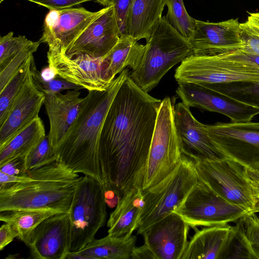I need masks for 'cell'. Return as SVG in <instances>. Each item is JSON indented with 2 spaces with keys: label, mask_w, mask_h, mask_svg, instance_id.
<instances>
[{
  "label": "cell",
  "mask_w": 259,
  "mask_h": 259,
  "mask_svg": "<svg viewBox=\"0 0 259 259\" xmlns=\"http://www.w3.org/2000/svg\"><path fill=\"white\" fill-rule=\"evenodd\" d=\"M31 73L35 86L44 94L61 93L64 90H79L82 89L77 85L59 77L48 81L44 80L41 76L40 72L36 67L34 60L31 64Z\"/></svg>",
  "instance_id": "e575fe53"
},
{
  "label": "cell",
  "mask_w": 259,
  "mask_h": 259,
  "mask_svg": "<svg viewBox=\"0 0 259 259\" xmlns=\"http://www.w3.org/2000/svg\"><path fill=\"white\" fill-rule=\"evenodd\" d=\"M234 231L224 258H254L239 224Z\"/></svg>",
  "instance_id": "74e56055"
},
{
  "label": "cell",
  "mask_w": 259,
  "mask_h": 259,
  "mask_svg": "<svg viewBox=\"0 0 259 259\" xmlns=\"http://www.w3.org/2000/svg\"><path fill=\"white\" fill-rule=\"evenodd\" d=\"M234 231V226L228 224L197 230L188 241L181 259L224 258Z\"/></svg>",
  "instance_id": "7402d4cb"
},
{
  "label": "cell",
  "mask_w": 259,
  "mask_h": 259,
  "mask_svg": "<svg viewBox=\"0 0 259 259\" xmlns=\"http://www.w3.org/2000/svg\"><path fill=\"white\" fill-rule=\"evenodd\" d=\"M134 1L110 0L111 3L114 7L115 18L120 35L126 34L127 18Z\"/></svg>",
  "instance_id": "f35d334b"
},
{
  "label": "cell",
  "mask_w": 259,
  "mask_h": 259,
  "mask_svg": "<svg viewBox=\"0 0 259 259\" xmlns=\"http://www.w3.org/2000/svg\"><path fill=\"white\" fill-rule=\"evenodd\" d=\"M71 224L67 213H58L37 227L29 247L35 259H65L70 251Z\"/></svg>",
  "instance_id": "ac0fdd59"
},
{
  "label": "cell",
  "mask_w": 259,
  "mask_h": 259,
  "mask_svg": "<svg viewBox=\"0 0 259 259\" xmlns=\"http://www.w3.org/2000/svg\"><path fill=\"white\" fill-rule=\"evenodd\" d=\"M194 163L200 182L230 203L248 208L254 212L256 201L243 166L227 157Z\"/></svg>",
  "instance_id": "9c48e42d"
},
{
  "label": "cell",
  "mask_w": 259,
  "mask_h": 259,
  "mask_svg": "<svg viewBox=\"0 0 259 259\" xmlns=\"http://www.w3.org/2000/svg\"><path fill=\"white\" fill-rule=\"evenodd\" d=\"M56 213H58L35 209L6 210L0 211V220L13 225L18 231V238L29 247L37 226Z\"/></svg>",
  "instance_id": "83f0119b"
},
{
  "label": "cell",
  "mask_w": 259,
  "mask_h": 259,
  "mask_svg": "<svg viewBox=\"0 0 259 259\" xmlns=\"http://www.w3.org/2000/svg\"><path fill=\"white\" fill-rule=\"evenodd\" d=\"M33 60V55L32 54L9 80L3 90L0 91V125L6 119L16 99L29 76Z\"/></svg>",
  "instance_id": "f1b7e54d"
},
{
  "label": "cell",
  "mask_w": 259,
  "mask_h": 259,
  "mask_svg": "<svg viewBox=\"0 0 259 259\" xmlns=\"http://www.w3.org/2000/svg\"><path fill=\"white\" fill-rule=\"evenodd\" d=\"M199 179L194 161L182 154L176 168L166 177L143 191L144 205L137 234L174 212L182 204Z\"/></svg>",
  "instance_id": "5b68a950"
},
{
  "label": "cell",
  "mask_w": 259,
  "mask_h": 259,
  "mask_svg": "<svg viewBox=\"0 0 259 259\" xmlns=\"http://www.w3.org/2000/svg\"><path fill=\"white\" fill-rule=\"evenodd\" d=\"M45 94L44 104L50 125L48 135L55 148L75 121L83 98L80 97L78 90Z\"/></svg>",
  "instance_id": "44dd1931"
},
{
  "label": "cell",
  "mask_w": 259,
  "mask_h": 259,
  "mask_svg": "<svg viewBox=\"0 0 259 259\" xmlns=\"http://www.w3.org/2000/svg\"><path fill=\"white\" fill-rule=\"evenodd\" d=\"M164 0H135L128 13L126 34L147 40L162 18Z\"/></svg>",
  "instance_id": "d4e9b609"
},
{
  "label": "cell",
  "mask_w": 259,
  "mask_h": 259,
  "mask_svg": "<svg viewBox=\"0 0 259 259\" xmlns=\"http://www.w3.org/2000/svg\"><path fill=\"white\" fill-rule=\"evenodd\" d=\"M178 82L208 85L236 81H259V67L224 55H192L184 59L174 75Z\"/></svg>",
  "instance_id": "ba28073f"
},
{
  "label": "cell",
  "mask_w": 259,
  "mask_h": 259,
  "mask_svg": "<svg viewBox=\"0 0 259 259\" xmlns=\"http://www.w3.org/2000/svg\"><path fill=\"white\" fill-rule=\"evenodd\" d=\"M174 212L193 228L225 225L254 213L226 201L199 181Z\"/></svg>",
  "instance_id": "30bf717a"
},
{
  "label": "cell",
  "mask_w": 259,
  "mask_h": 259,
  "mask_svg": "<svg viewBox=\"0 0 259 259\" xmlns=\"http://www.w3.org/2000/svg\"><path fill=\"white\" fill-rule=\"evenodd\" d=\"M102 59L94 58L86 55L69 57L61 52L47 53L48 66L55 71L57 77L88 91L105 90L112 83L105 78Z\"/></svg>",
  "instance_id": "2e32d148"
},
{
  "label": "cell",
  "mask_w": 259,
  "mask_h": 259,
  "mask_svg": "<svg viewBox=\"0 0 259 259\" xmlns=\"http://www.w3.org/2000/svg\"><path fill=\"white\" fill-rule=\"evenodd\" d=\"M136 242L135 235L114 237L108 235L101 239H94L76 252L83 256L84 259H129Z\"/></svg>",
  "instance_id": "484cf974"
},
{
  "label": "cell",
  "mask_w": 259,
  "mask_h": 259,
  "mask_svg": "<svg viewBox=\"0 0 259 259\" xmlns=\"http://www.w3.org/2000/svg\"><path fill=\"white\" fill-rule=\"evenodd\" d=\"M107 6L111 4L110 0H104Z\"/></svg>",
  "instance_id": "c3c4849f"
},
{
  "label": "cell",
  "mask_w": 259,
  "mask_h": 259,
  "mask_svg": "<svg viewBox=\"0 0 259 259\" xmlns=\"http://www.w3.org/2000/svg\"><path fill=\"white\" fill-rule=\"evenodd\" d=\"M120 35L111 3L68 48L65 54L69 57L86 55L94 58H104L117 43Z\"/></svg>",
  "instance_id": "9a60e30c"
},
{
  "label": "cell",
  "mask_w": 259,
  "mask_h": 259,
  "mask_svg": "<svg viewBox=\"0 0 259 259\" xmlns=\"http://www.w3.org/2000/svg\"><path fill=\"white\" fill-rule=\"evenodd\" d=\"M212 141L228 158L248 170L259 171V122L206 125Z\"/></svg>",
  "instance_id": "8fae6325"
},
{
  "label": "cell",
  "mask_w": 259,
  "mask_h": 259,
  "mask_svg": "<svg viewBox=\"0 0 259 259\" xmlns=\"http://www.w3.org/2000/svg\"><path fill=\"white\" fill-rule=\"evenodd\" d=\"M38 5L44 6L49 10H61L70 8L81 3L93 1L107 6L104 0H26Z\"/></svg>",
  "instance_id": "ab89813d"
},
{
  "label": "cell",
  "mask_w": 259,
  "mask_h": 259,
  "mask_svg": "<svg viewBox=\"0 0 259 259\" xmlns=\"http://www.w3.org/2000/svg\"><path fill=\"white\" fill-rule=\"evenodd\" d=\"M107 206L102 183L89 176L82 177L68 213L71 224L70 251H79L95 239L106 223Z\"/></svg>",
  "instance_id": "8992f818"
},
{
  "label": "cell",
  "mask_w": 259,
  "mask_h": 259,
  "mask_svg": "<svg viewBox=\"0 0 259 259\" xmlns=\"http://www.w3.org/2000/svg\"><path fill=\"white\" fill-rule=\"evenodd\" d=\"M45 94L35 86L30 73L4 123L0 125V150L38 117Z\"/></svg>",
  "instance_id": "ffe728a7"
},
{
  "label": "cell",
  "mask_w": 259,
  "mask_h": 259,
  "mask_svg": "<svg viewBox=\"0 0 259 259\" xmlns=\"http://www.w3.org/2000/svg\"><path fill=\"white\" fill-rule=\"evenodd\" d=\"M5 0H0V3H2L3 2H4Z\"/></svg>",
  "instance_id": "681fc988"
},
{
  "label": "cell",
  "mask_w": 259,
  "mask_h": 259,
  "mask_svg": "<svg viewBox=\"0 0 259 259\" xmlns=\"http://www.w3.org/2000/svg\"><path fill=\"white\" fill-rule=\"evenodd\" d=\"M40 43V41H32L17 54L7 66L0 71V91L3 90L28 57L37 51Z\"/></svg>",
  "instance_id": "d590c367"
},
{
  "label": "cell",
  "mask_w": 259,
  "mask_h": 259,
  "mask_svg": "<svg viewBox=\"0 0 259 259\" xmlns=\"http://www.w3.org/2000/svg\"><path fill=\"white\" fill-rule=\"evenodd\" d=\"M131 258L156 259V257L150 248L145 243L140 247L134 248Z\"/></svg>",
  "instance_id": "bcb514c9"
},
{
  "label": "cell",
  "mask_w": 259,
  "mask_h": 259,
  "mask_svg": "<svg viewBox=\"0 0 259 259\" xmlns=\"http://www.w3.org/2000/svg\"><path fill=\"white\" fill-rule=\"evenodd\" d=\"M91 12L83 8L59 10L55 24L49 29H44L39 41L48 45L51 52L65 53L88 26L104 11Z\"/></svg>",
  "instance_id": "d6986e66"
},
{
  "label": "cell",
  "mask_w": 259,
  "mask_h": 259,
  "mask_svg": "<svg viewBox=\"0 0 259 259\" xmlns=\"http://www.w3.org/2000/svg\"><path fill=\"white\" fill-rule=\"evenodd\" d=\"M145 45L132 36L122 35L110 52L102 59V66L106 80L111 83L118 74L128 67L134 69L139 65Z\"/></svg>",
  "instance_id": "cb8c5ba5"
},
{
  "label": "cell",
  "mask_w": 259,
  "mask_h": 259,
  "mask_svg": "<svg viewBox=\"0 0 259 259\" xmlns=\"http://www.w3.org/2000/svg\"><path fill=\"white\" fill-rule=\"evenodd\" d=\"M176 92L188 107L219 113L229 118L232 122L249 121L259 114V108L194 83L179 82Z\"/></svg>",
  "instance_id": "7c38bea8"
},
{
  "label": "cell",
  "mask_w": 259,
  "mask_h": 259,
  "mask_svg": "<svg viewBox=\"0 0 259 259\" xmlns=\"http://www.w3.org/2000/svg\"><path fill=\"white\" fill-rule=\"evenodd\" d=\"M205 88L259 108V81L222 83L209 85Z\"/></svg>",
  "instance_id": "f546056e"
},
{
  "label": "cell",
  "mask_w": 259,
  "mask_h": 259,
  "mask_svg": "<svg viewBox=\"0 0 259 259\" xmlns=\"http://www.w3.org/2000/svg\"><path fill=\"white\" fill-rule=\"evenodd\" d=\"M161 102L129 75L107 113L99 145L101 182L120 199L134 189L142 190Z\"/></svg>",
  "instance_id": "6da1fadb"
},
{
  "label": "cell",
  "mask_w": 259,
  "mask_h": 259,
  "mask_svg": "<svg viewBox=\"0 0 259 259\" xmlns=\"http://www.w3.org/2000/svg\"><path fill=\"white\" fill-rule=\"evenodd\" d=\"M40 75L42 78L46 81L57 77L55 71L49 66L42 69Z\"/></svg>",
  "instance_id": "7dc6e473"
},
{
  "label": "cell",
  "mask_w": 259,
  "mask_h": 259,
  "mask_svg": "<svg viewBox=\"0 0 259 259\" xmlns=\"http://www.w3.org/2000/svg\"><path fill=\"white\" fill-rule=\"evenodd\" d=\"M18 232L15 227L10 223H5L0 228V250L18 237Z\"/></svg>",
  "instance_id": "b9f144b4"
},
{
  "label": "cell",
  "mask_w": 259,
  "mask_h": 259,
  "mask_svg": "<svg viewBox=\"0 0 259 259\" xmlns=\"http://www.w3.org/2000/svg\"><path fill=\"white\" fill-rule=\"evenodd\" d=\"M174 118L183 154L194 161L227 157L208 136L205 124L198 121L182 102L175 107Z\"/></svg>",
  "instance_id": "5bb4252c"
},
{
  "label": "cell",
  "mask_w": 259,
  "mask_h": 259,
  "mask_svg": "<svg viewBox=\"0 0 259 259\" xmlns=\"http://www.w3.org/2000/svg\"><path fill=\"white\" fill-rule=\"evenodd\" d=\"M167 8L165 16L171 25L188 40L192 37L196 19L187 12L183 0H164Z\"/></svg>",
  "instance_id": "4dcf8cb0"
},
{
  "label": "cell",
  "mask_w": 259,
  "mask_h": 259,
  "mask_svg": "<svg viewBox=\"0 0 259 259\" xmlns=\"http://www.w3.org/2000/svg\"><path fill=\"white\" fill-rule=\"evenodd\" d=\"M32 41L25 36H14L10 32L0 37V71H2L9 62L20 51L30 45Z\"/></svg>",
  "instance_id": "836d02e7"
},
{
  "label": "cell",
  "mask_w": 259,
  "mask_h": 259,
  "mask_svg": "<svg viewBox=\"0 0 259 259\" xmlns=\"http://www.w3.org/2000/svg\"><path fill=\"white\" fill-rule=\"evenodd\" d=\"M58 160L49 135H46L25 157L27 171L38 168Z\"/></svg>",
  "instance_id": "d6a6232c"
},
{
  "label": "cell",
  "mask_w": 259,
  "mask_h": 259,
  "mask_svg": "<svg viewBox=\"0 0 259 259\" xmlns=\"http://www.w3.org/2000/svg\"><path fill=\"white\" fill-rule=\"evenodd\" d=\"M193 54L188 39L171 25L166 16L162 17L146 40L139 65L130 76L148 93L171 68Z\"/></svg>",
  "instance_id": "277c9868"
},
{
  "label": "cell",
  "mask_w": 259,
  "mask_h": 259,
  "mask_svg": "<svg viewBox=\"0 0 259 259\" xmlns=\"http://www.w3.org/2000/svg\"><path fill=\"white\" fill-rule=\"evenodd\" d=\"M224 55L230 59L247 62L259 67V55L248 54L240 51Z\"/></svg>",
  "instance_id": "ee69618b"
},
{
  "label": "cell",
  "mask_w": 259,
  "mask_h": 259,
  "mask_svg": "<svg viewBox=\"0 0 259 259\" xmlns=\"http://www.w3.org/2000/svg\"><path fill=\"white\" fill-rule=\"evenodd\" d=\"M0 171L13 176L27 175L28 171L26 168L25 157L13 159L0 166Z\"/></svg>",
  "instance_id": "60d3db41"
},
{
  "label": "cell",
  "mask_w": 259,
  "mask_h": 259,
  "mask_svg": "<svg viewBox=\"0 0 259 259\" xmlns=\"http://www.w3.org/2000/svg\"><path fill=\"white\" fill-rule=\"evenodd\" d=\"M175 107L165 97L158 107L142 187L145 191L169 175L178 165L182 153L174 118Z\"/></svg>",
  "instance_id": "52a82bcc"
},
{
  "label": "cell",
  "mask_w": 259,
  "mask_h": 259,
  "mask_svg": "<svg viewBox=\"0 0 259 259\" xmlns=\"http://www.w3.org/2000/svg\"><path fill=\"white\" fill-rule=\"evenodd\" d=\"M30 179L29 173L24 176H17L6 174L0 171V189H3L15 184L25 182Z\"/></svg>",
  "instance_id": "7bdbcfd3"
},
{
  "label": "cell",
  "mask_w": 259,
  "mask_h": 259,
  "mask_svg": "<svg viewBox=\"0 0 259 259\" xmlns=\"http://www.w3.org/2000/svg\"><path fill=\"white\" fill-rule=\"evenodd\" d=\"M249 176L253 194L256 201L254 212H259V171H251L246 169Z\"/></svg>",
  "instance_id": "f6af8a7d"
},
{
  "label": "cell",
  "mask_w": 259,
  "mask_h": 259,
  "mask_svg": "<svg viewBox=\"0 0 259 259\" xmlns=\"http://www.w3.org/2000/svg\"><path fill=\"white\" fill-rule=\"evenodd\" d=\"M46 136L44 123L38 116L0 150V166L25 157Z\"/></svg>",
  "instance_id": "4316f807"
},
{
  "label": "cell",
  "mask_w": 259,
  "mask_h": 259,
  "mask_svg": "<svg viewBox=\"0 0 259 259\" xmlns=\"http://www.w3.org/2000/svg\"><path fill=\"white\" fill-rule=\"evenodd\" d=\"M189 227L179 214L172 212L142 235L156 259H181L188 243Z\"/></svg>",
  "instance_id": "e0dca14e"
},
{
  "label": "cell",
  "mask_w": 259,
  "mask_h": 259,
  "mask_svg": "<svg viewBox=\"0 0 259 259\" xmlns=\"http://www.w3.org/2000/svg\"><path fill=\"white\" fill-rule=\"evenodd\" d=\"M29 173L28 181L0 189V211L35 209L68 213L82 176L59 160Z\"/></svg>",
  "instance_id": "3957f363"
},
{
  "label": "cell",
  "mask_w": 259,
  "mask_h": 259,
  "mask_svg": "<svg viewBox=\"0 0 259 259\" xmlns=\"http://www.w3.org/2000/svg\"><path fill=\"white\" fill-rule=\"evenodd\" d=\"M240 34L242 42L240 51L259 55V12L250 13L247 20L240 23Z\"/></svg>",
  "instance_id": "1f68e13d"
},
{
  "label": "cell",
  "mask_w": 259,
  "mask_h": 259,
  "mask_svg": "<svg viewBox=\"0 0 259 259\" xmlns=\"http://www.w3.org/2000/svg\"><path fill=\"white\" fill-rule=\"evenodd\" d=\"M251 213L237 221L254 257L259 259V217Z\"/></svg>",
  "instance_id": "8d00e7d4"
},
{
  "label": "cell",
  "mask_w": 259,
  "mask_h": 259,
  "mask_svg": "<svg viewBox=\"0 0 259 259\" xmlns=\"http://www.w3.org/2000/svg\"><path fill=\"white\" fill-rule=\"evenodd\" d=\"M130 74L126 68L106 90L89 91L75 121L54 148L58 160L73 171L101 182L99 155L101 129L115 96Z\"/></svg>",
  "instance_id": "7a4b0ae2"
},
{
  "label": "cell",
  "mask_w": 259,
  "mask_h": 259,
  "mask_svg": "<svg viewBox=\"0 0 259 259\" xmlns=\"http://www.w3.org/2000/svg\"><path fill=\"white\" fill-rule=\"evenodd\" d=\"M188 40L195 55H221L240 51L242 42L238 19L220 22L196 19L193 34Z\"/></svg>",
  "instance_id": "4fadbf2b"
},
{
  "label": "cell",
  "mask_w": 259,
  "mask_h": 259,
  "mask_svg": "<svg viewBox=\"0 0 259 259\" xmlns=\"http://www.w3.org/2000/svg\"><path fill=\"white\" fill-rule=\"evenodd\" d=\"M144 205L143 191L135 188L124 195L107 222L108 235L120 237L132 235L139 228Z\"/></svg>",
  "instance_id": "603a6c76"
}]
</instances>
